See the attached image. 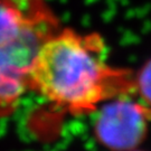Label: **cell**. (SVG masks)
I'll use <instances>...</instances> for the list:
<instances>
[{"label":"cell","mask_w":151,"mask_h":151,"mask_svg":"<svg viewBox=\"0 0 151 151\" xmlns=\"http://www.w3.org/2000/svg\"><path fill=\"white\" fill-rule=\"evenodd\" d=\"M132 151H139V150H132Z\"/></svg>","instance_id":"cell-5"},{"label":"cell","mask_w":151,"mask_h":151,"mask_svg":"<svg viewBox=\"0 0 151 151\" xmlns=\"http://www.w3.org/2000/svg\"><path fill=\"white\" fill-rule=\"evenodd\" d=\"M60 29V22H55L39 28L15 44L0 45V118L16 110L29 90V70L38 49Z\"/></svg>","instance_id":"cell-2"},{"label":"cell","mask_w":151,"mask_h":151,"mask_svg":"<svg viewBox=\"0 0 151 151\" xmlns=\"http://www.w3.org/2000/svg\"><path fill=\"white\" fill-rule=\"evenodd\" d=\"M151 114L139 101L120 96L103 103L94 122L96 140L111 151H132L145 140Z\"/></svg>","instance_id":"cell-3"},{"label":"cell","mask_w":151,"mask_h":151,"mask_svg":"<svg viewBox=\"0 0 151 151\" xmlns=\"http://www.w3.org/2000/svg\"><path fill=\"white\" fill-rule=\"evenodd\" d=\"M134 78L132 70L109 63L101 35L60 28L38 49L28 86L70 113L84 114L112 99L134 95Z\"/></svg>","instance_id":"cell-1"},{"label":"cell","mask_w":151,"mask_h":151,"mask_svg":"<svg viewBox=\"0 0 151 151\" xmlns=\"http://www.w3.org/2000/svg\"><path fill=\"white\" fill-rule=\"evenodd\" d=\"M134 95L151 114V58L135 74Z\"/></svg>","instance_id":"cell-4"}]
</instances>
